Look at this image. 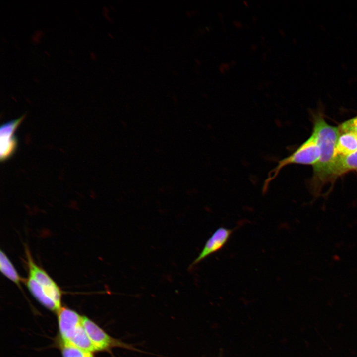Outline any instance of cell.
<instances>
[{
	"instance_id": "8",
	"label": "cell",
	"mask_w": 357,
	"mask_h": 357,
	"mask_svg": "<svg viewBox=\"0 0 357 357\" xmlns=\"http://www.w3.org/2000/svg\"><path fill=\"white\" fill-rule=\"evenodd\" d=\"M357 173V150L346 156H338L328 171L325 184L335 181L338 177L350 172Z\"/></svg>"
},
{
	"instance_id": "1",
	"label": "cell",
	"mask_w": 357,
	"mask_h": 357,
	"mask_svg": "<svg viewBox=\"0 0 357 357\" xmlns=\"http://www.w3.org/2000/svg\"><path fill=\"white\" fill-rule=\"evenodd\" d=\"M312 133L319 148V156L313 166L310 184L317 192L325 185L327 173L336 158V147L340 131L338 127L329 124L322 115L317 114L313 116Z\"/></svg>"
},
{
	"instance_id": "2",
	"label": "cell",
	"mask_w": 357,
	"mask_h": 357,
	"mask_svg": "<svg viewBox=\"0 0 357 357\" xmlns=\"http://www.w3.org/2000/svg\"><path fill=\"white\" fill-rule=\"evenodd\" d=\"M28 275L23 282L33 296L43 306L57 313L61 308L62 292L49 274L37 265L26 249Z\"/></svg>"
},
{
	"instance_id": "12",
	"label": "cell",
	"mask_w": 357,
	"mask_h": 357,
	"mask_svg": "<svg viewBox=\"0 0 357 357\" xmlns=\"http://www.w3.org/2000/svg\"><path fill=\"white\" fill-rule=\"evenodd\" d=\"M338 127L340 133L351 132L357 134V115L343 122Z\"/></svg>"
},
{
	"instance_id": "3",
	"label": "cell",
	"mask_w": 357,
	"mask_h": 357,
	"mask_svg": "<svg viewBox=\"0 0 357 357\" xmlns=\"http://www.w3.org/2000/svg\"><path fill=\"white\" fill-rule=\"evenodd\" d=\"M57 314L60 340L83 350L96 352L83 325L82 316L62 307Z\"/></svg>"
},
{
	"instance_id": "16",
	"label": "cell",
	"mask_w": 357,
	"mask_h": 357,
	"mask_svg": "<svg viewBox=\"0 0 357 357\" xmlns=\"http://www.w3.org/2000/svg\"><path fill=\"white\" fill-rule=\"evenodd\" d=\"M257 48V45L256 44H253L251 45V49L253 51H255Z\"/></svg>"
},
{
	"instance_id": "4",
	"label": "cell",
	"mask_w": 357,
	"mask_h": 357,
	"mask_svg": "<svg viewBox=\"0 0 357 357\" xmlns=\"http://www.w3.org/2000/svg\"><path fill=\"white\" fill-rule=\"evenodd\" d=\"M319 150L314 135L309 138L287 157L279 160L276 166L269 171L264 181L263 191L266 192L270 182L285 167L292 164L308 165L313 166L317 162Z\"/></svg>"
},
{
	"instance_id": "11",
	"label": "cell",
	"mask_w": 357,
	"mask_h": 357,
	"mask_svg": "<svg viewBox=\"0 0 357 357\" xmlns=\"http://www.w3.org/2000/svg\"><path fill=\"white\" fill-rule=\"evenodd\" d=\"M62 357H94L93 353L66 343L59 339Z\"/></svg>"
},
{
	"instance_id": "9",
	"label": "cell",
	"mask_w": 357,
	"mask_h": 357,
	"mask_svg": "<svg viewBox=\"0 0 357 357\" xmlns=\"http://www.w3.org/2000/svg\"><path fill=\"white\" fill-rule=\"evenodd\" d=\"M357 150V134L351 132H341L339 135L336 155L346 156Z\"/></svg>"
},
{
	"instance_id": "10",
	"label": "cell",
	"mask_w": 357,
	"mask_h": 357,
	"mask_svg": "<svg viewBox=\"0 0 357 357\" xmlns=\"http://www.w3.org/2000/svg\"><path fill=\"white\" fill-rule=\"evenodd\" d=\"M0 270L2 274L21 288L20 283L24 279L20 277L14 265L1 249L0 251Z\"/></svg>"
},
{
	"instance_id": "6",
	"label": "cell",
	"mask_w": 357,
	"mask_h": 357,
	"mask_svg": "<svg viewBox=\"0 0 357 357\" xmlns=\"http://www.w3.org/2000/svg\"><path fill=\"white\" fill-rule=\"evenodd\" d=\"M25 115L18 119L10 120L0 126V158L1 161H4L14 153L17 145V141L14 132L23 121Z\"/></svg>"
},
{
	"instance_id": "19",
	"label": "cell",
	"mask_w": 357,
	"mask_h": 357,
	"mask_svg": "<svg viewBox=\"0 0 357 357\" xmlns=\"http://www.w3.org/2000/svg\"><path fill=\"white\" fill-rule=\"evenodd\" d=\"M256 17L255 16H253L252 17V19H253V21H256L257 19H256Z\"/></svg>"
},
{
	"instance_id": "7",
	"label": "cell",
	"mask_w": 357,
	"mask_h": 357,
	"mask_svg": "<svg viewBox=\"0 0 357 357\" xmlns=\"http://www.w3.org/2000/svg\"><path fill=\"white\" fill-rule=\"evenodd\" d=\"M233 229L224 227L217 228L205 242L198 256L189 266L191 268L210 255L222 249L228 241Z\"/></svg>"
},
{
	"instance_id": "14",
	"label": "cell",
	"mask_w": 357,
	"mask_h": 357,
	"mask_svg": "<svg viewBox=\"0 0 357 357\" xmlns=\"http://www.w3.org/2000/svg\"><path fill=\"white\" fill-rule=\"evenodd\" d=\"M225 70H228L230 67V64L227 63H223L221 64Z\"/></svg>"
},
{
	"instance_id": "13",
	"label": "cell",
	"mask_w": 357,
	"mask_h": 357,
	"mask_svg": "<svg viewBox=\"0 0 357 357\" xmlns=\"http://www.w3.org/2000/svg\"><path fill=\"white\" fill-rule=\"evenodd\" d=\"M233 24L238 28H242L243 27L242 23L238 20H234L233 21Z\"/></svg>"
},
{
	"instance_id": "15",
	"label": "cell",
	"mask_w": 357,
	"mask_h": 357,
	"mask_svg": "<svg viewBox=\"0 0 357 357\" xmlns=\"http://www.w3.org/2000/svg\"><path fill=\"white\" fill-rule=\"evenodd\" d=\"M219 70L220 72L222 74H224L225 72V69L223 67V66L221 65H220V66L219 67Z\"/></svg>"
},
{
	"instance_id": "5",
	"label": "cell",
	"mask_w": 357,
	"mask_h": 357,
	"mask_svg": "<svg viewBox=\"0 0 357 357\" xmlns=\"http://www.w3.org/2000/svg\"><path fill=\"white\" fill-rule=\"evenodd\" d=\"M82 324L96 352L109 351L116 347L130 349L131 347L108 335L92 320L82 316Z\"/></svg>"
},
{
	"instance_id": "18",
	"label": "cell",
	"mask_w": 357,
	"mask_h": 357,
	"mask_svg": "<svg viewBox=\"0 0 357 357\" xmlns=\"http://www.w3.org/2000/svg\"><path fill=\"white\" fill-rule=\"evenodd\" d=\"M243 2L244 4L246 6H248V2H247V1L244 0V1H243Z\"/></svg>"
},
{
	"instance_id": "17",
	"label": "cell",
	"mask_w": 357,
	"mask_h": 357,
	"mask_svg": "<svg viewBox=\"0 0 357 357\" xmlns=\"http://www.w3.org/2000/svg\"><path fill=\"white\" fill-rule=\"evenodd\" d=\"M279 33L280 34V35H281V36H284V31H283V30H282L281 29H280L279 30Z\"/></svg>"
}]
</instances>
